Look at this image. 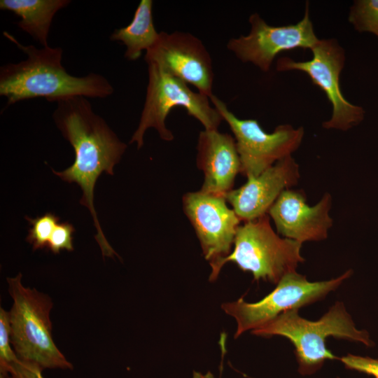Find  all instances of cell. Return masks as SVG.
Instances as JSON below:
<instances>
[{
    "instance_id": "obj_1",
    "label": "cell",
    "mask_w": 378,
    "mask_h": 378,
    "mask_svg": "<svg viewBox=\"0 0 378 378\" xmlns=\"http://www.w3.org/2000/svg\"><path fill=\"white\" fill-rule=\"evenodd\" d=\"M53 120L62 136L73 146L75 160L62 172L53 173L69 183H77L83 191L80 203L88 207L97 229L95 239L103 256L117 255L99 225L94 206V188L102 172L113 175L127 145L120 141L106 121L95 113L87 97L71 96L57 99Z\"/></svg>"
},
{
    "instance_id": "obj_2",
    "label": "cell",
    "mask_w": 378,
    "mask_h": 378,
    "mask_svg": "<svg viewBox=\"0 0 378 378\" xmlns=\"http://www.w3.org/2000/svg\"><path fill=\"white\" fill-rule=\"evenodd\" d=\"M3 34L27 56L20 62L0 67V95L6 98V106L39 97L55 102L71 96L103 99L113 93L112 85L101 74L75 76L68 74L62 65L61 48L24 46L8 32Z\"/></svg>"
},
{
    "instance_id": "obj_3",
    "label": "cell",
    "mask_w": 378,
    "mask_h": 378,
    "mask_svg": "<svg viewBox=\"0 0 378 378\" xmlns=\"http://www.w3.org/2000/svg\"><path fill=\"white\" fill-rule=\"evenodd\" d=\"M257 336L279 335L286 337L295 347L299 364L298 371L302 375L312 374L326 360L337 358L326 348V339L334 337L360 342L368 347L374 345L369 332L358 330L342 302H336L318 321L302 318L298 309L286 311L263 326L251 330Z\"/></svg>"
},
{
    "instance_id": "obj_4",
    "label": "cell",
    "mask_w": 378,
    "mask_h": 378,
    "mask_svg": "<svg viewBox=\"0 0 378 378\" xmlns=\"http://www.w3.org/2000/svg\"><path fill=\"white\" fill-rule=\"evenodd\" d=\"M13 298L9 311L10 342L19 360L45 369L72 370L52 338L50 298L22 284V274L7 278Z\"/></svg>"
},
{
    "instance_id": "obj_5",
    "label": "cell",
    "mask_w": 378,
    "mask_h": 378,
    "mask_svg": "<svg viewBox=\"0 0 378 378\" xmlns=\"http://www.w3.org/2000/svg\"><path fill=\"white\" fill-rule=\"evenodd\" d=\"M147 65L148 82L146 100L138 127L130 144L136 142L139 149L144 145V134L149 128L155 129L162 139L173 140L174 135L167 128L165 121L171 110L176 106L183 107L205 130H218L223 119L219 112L211 106L209 97L193 92L187 83L160 66L153 63Z\"/></svg>"
},
{
    "instance_id": "obj_6",
    "label": "cell",
    "mask_w": 378,
    "mask_h": 378,
    "mask_svg": "<svg viewBox=\"0 0 378 378\" xmlns=\"http://www.w3.org/2000/svg\"><path fill=\"white\" fill-rule=\"evenodd\" d=\"M302 244L279 237L271 226L269 215L265 214L239 226L234 249L220 262L219 270L232 262L241 270L251 272L255 280L277 284L304 261L300 253Z\"/></svg>"
},
{
    "instance_id": "obj_7",
    "label": "cell",
    "mask_w": 378,
    "mask_h": 378,
    "mask_svg": "<svg viewBox=\"0 0 378 378\" xmlns=\"http://www.w3.org/2000/svg\"><path fill=\"white\" fill-rule=\"evenodd\" d=\"M349 270L337 278L310 282L296 271L281 278L276 288L261 300L247 302L243 298L222 304L223 310L237 322L234 338L256 329L281 314L312 304L337 288L352 274Z\"/></svg>"
},
{
    "instance_id": "obj_8",
    "label": "cell",
    "mask_w": 378,
    "mask_h": 378,
    "mask_svg": "<svg viewBox=\"0 0 378 378\" xmlns=\"http://www.w3.org/2000/svg\"><path fill=\"white\" fill-rule=\"evenodd\" d=\"M209 99L234 136L240 173L247 178L258 176L300 147L304 136L302 127L280 125L267 133L256 120L238 118L216 96L212 94Z\"/></svg>"
},
{
    "instance_id": "obj_9",
    "label": "cell",
    "mask_w": 378,
    "mask_h": 378,
    "mask_svg": "<svg viewBox=\"0 0 378 378\" xmlns=\"http://www.w3.org/2000/svg\"><path fill=\"white\" fill-rule=\"evenodd\" d=\"M312 58L307 61H295L288 57L277 59L278 71H300L306 73L312 83L326 94L332 106L331 118L323 122L328 130H349L358 125L365 111L344 97L340 85V74L345 63V52L334 38L319 39L311 49Z\"/></svg>"
},
{
    "instance_id": "obj_10",
    "label": "cell",
    "mask_w": 378,
    "mask_h": 378,
    "mask_svg": "<svg viewBox=\"0 0 378 378\" xmlns=\"http://www.w3.org/2000/svg\"><path fill=\"white\" fill-rule=\"evenodd\" d=\"M182 202L211 267L209 279L214 281L220 273V262L230 253L241 220L223 195L190 192L183 195Z\"/></svg>"
},
{
    "instance_id": "obj_11",
    "label": "cell",
    "mask_w": 378,
    "mask_h": 378,
    "mask_svg": "<svg viewBox=\"0 0 378 378\" xmlns=\"http://www.w3.org/2000/svg\"><path fill=\"white\" fill-rule=\"evenodd\" d=\"M248 35L231 38L227 48L243 62H251L263 71H268L276 56L284 50L312 49L319 41L309 18L306 4L303 18L295 24L272 26L258 13L249 18Z\"/></svg>"
},
{
    "instance_id": "obj_12",
    "label": "cell",
    "mask_w": 378,
    "mask_h": 378,
    "mask_svg": "<svg viewBox=\"0 0 378 378\" xmlns=\"http://www.w3.org/2000/svg\"><path fill=\"white\" fill-rule=\"evenodd\" d=\"M144 59L195 86L199 92L209 97L213 94L211 57L202 42L191 34L160 32L158 41L146 51Z\"/></svg>"
},
{
    "instance_id": "obj_13",
    "label": "cell",
    "mask_w": 378,
    "mask_h": 378,
    "mask_svg": "<svg viewBox=\"0 0 378 378\" xmlns=\"http://www.w3.org/2000/svg\"><path fill=\"white\" fill-rule=\"evenodd\" d=\"M306 202L302 190L287 189L281 192L267 212L279 234L302 244L327 238L333 223L330 216V194H323L314 206Z\"/></svg>"
},
{
    "instance_id": "obj_14",
    "label": "cell",
    "mask_w": 378,
    "mask_h": 378,
    "mask_svg": "<svg viewBox=\"0 0 378 378\" xmlns=\"http://www.w3.org/2000/svg\"><path fill=\"white\" fill-rule=\"evenodd\" d=\"M300 176L299 165L289 155L224 197L241 221L253 220L267 214L281 192L295 186Z\"/></svg>"
},
{
    "instance_id": "obj_15",
    "label": "cell",
    "mask_w": 378,
    "mask_h": 378,
    "mask_svg": "<svg viewBox=\"0 0 378 378\" xmlns=\"http://www.w3.org/2000/svg\"><path fill=\"white\" fill-rule=\"evenodd\" d=\"M197 149V165L204 173L200 190L224 196L233 189L241 172L235 139L218 130H204L199 134Z\"/></svg>"
},
{
    "instance_id": "obj_16",
    "label": "cell",
    "mask_w": 378,
    "mask_h": 378,
    "mask_svg": "<svg viewBox=\"0 0 378 378\" xmlns=\"http://www.w3.org/2000/svg\"><path fill=\"white\" fill-rule=\"evenodd\" d=\"M70 3L69 0H1L0 9L18 16L20 20L16 24L43 47H47L54 16Z\"/></svg>"
},
{
    "instance_id": "obj_17",
    "label": "cell",
    "mask_w": 378,
    "mask_h": 378,
    "mask_svg": "<svg viewBox=\"0 0 378 378\" xmlns=\"http://www.w3.org/2000/svg\"><path fill=\"white\" fill-rule=\"evenodd\" d=\"M153 1L141 0L132 22L125 27L115 29L110 39L120 41L126 47L125 57L138 59L143 50L147 51L158 41L160 32L155 28L152 15Z\"/></svg>"
},
{
    "instance_id": "obj_18",
    "label": "cell",
    "mask_w": 378,
    "mask_h": 378,
    "mask_svg": "<svg viewBox=\"0 0 378 378\" xmlns=\"http://www.w3.org/2000/svg\"><path fill=\"white\" fill-rule=\"evenodd\" d=\"M349 21L359 32L378 38V0H357L350 8Z\"/></svg>"
},
{
    "instance_id": "obj_19",
    "label": "cell",
    "mask_w": 378,
    "mask_h": 378,
    "mask_svg": "<svg viewBox=\"0 0 378 378\" xmlns=\"http://www.w3.org/2000/svg\"><path fill=\"white\" fill-rule=\"evenodd\" d=\"M25 218L31 225L26 241L32 245L33 251L47 247L59 218L52 213L47 212L35 218L27 216Z\"/></svg>"
},
{
    "instance_id": "obj_20",
    "label": "cell",
    "mask_w": 378,
    "mask_h": 378,
    "mask_svg": "<svg viewBox=\"0 0 378 378\" xmlns=\"http://www.w3.org/2000/svg\"><path fill=\"white\" fill-rule=\"evenodd\" d=\"M9 312L0 308V373H9L11 365L18 360L10 346Z\"/></svg>"
},
{
    "instance_id": "obj_21",
    "label": "cell",
    "mask_w": 378,
    "mask_h": 378,
    "mask_svg": "<svg viewBox=\"0 0 378 378\" xmlns=\"http://www.w3.org/2000/svg\"><path fill=\"white\" fill-rule=\"evenodd\" d=\"M74 232L75 228L72 224L68 222L58 223L52 232L47 248L55 254L59 253L62 250L72 251Z\"/></svg>"
},
{
    "instance_id": "obj_22",
    "label": "cell",
    "mask_w": 378,
    "mask_h": 378,
    "mask_svg": "<svg viewBox=\"0 0 378 378\" xmlns=\"http://www.w3.org/2000/svg\"><path fill=\"white\" fill-rule=\"evenodd\" d=\"M345 367L378 378V359L348 354L340 358Z\"/></svg>"
},
{
    "instance_id": "obj_23",
    "label": "cell",
    "mask_w": 378,
    "mask_h": 378,
    "mask_svg": "<svg viewBox=\"0 0 378 378\" xmlns=\"http://www.w3.org/2000/svg\"><path fill=\"white\" fill-rule=\"evenodd\" d=\"M42 371L38 366L18 359L11 365L9 373L13 378H44Z\"/></svg>"
},
{
    "instance_id": "obj_24",
    "label": "cell",
    "mask_w": 378,
    "mask_h": 378,
    "mask_svg": "<svg viewBox=\"0 0 378 378\" xmlns=\"http://www.w3.org/2000/svg\"><path fill=\"white\" fill-rule=\"evenodd\" d=\"M192 378H214V377L210 372H208L206 374H203L200 372L195 371L193 372Z\"/></svg>"
},
{
    "instance_id": "obj_25",
    "label": "cell",
    "mask_w": 378,
    "mask_h": 378,
    "mask_svg": "<svg viewBox=\"0 0 378 378\" xmlns=\"http://www.w3.org/2000/svg\"><path fill=\"white\" fill-rule=\"evenodd\" d=\"M0 378H13L10 373H0Z\"/></svg>"
}]
</instances>
